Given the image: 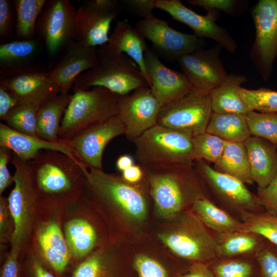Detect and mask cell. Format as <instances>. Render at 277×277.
<instances>
[{"label":"cell","mask_w":277,"mask_h":277,"mask_svg":"<svg viewBox=\"0 0 277 277\" xmlns=\"http://www.w3.org/2000/svg\"><path fill=\"white\" fill-rule=\"evenodd\" d=\"M41 199L68 202L84 194L88 169L62 152L44 150L29 161Z\"/></svg>","instance_id":"cell-1"},{"label":"cell","mask_w":277,"mask_h":277,"mask_svg":"<svg viewBox=\"0 0 277 277\" xmlns=\"http://www.w3.org/2000/svg\"><path fill=\"white\" fill-rule=\"evenodd\" d=\"M97 53L96 65L77 76L73 86L83 90L101 87L119 96L149 86L136 64L125 54L112 52L105 44L97 48Z\"/></svg>","instance_id":"cell-2"},{"label":"cell","mask_w":277,"mask_h":277,"mask_svg":"<svg viewBox=\"0 0 277 277\" xmlns=\"http://www.w3.org/2000/svg\"><path fill=\"white\" fill-rule=\"evenodd\" d=\"M192 137L187 131L156 124L131 142L141 166H192Z\"/></svg>","instance_id":"cell-3"},{"label":"cell","mask_w":277,"mask_h":277,"mask_svg":"<svg viewBox=\"0 0 277 277\" xmlns=\"http://www.w3.org/2000/svg\"><path fill=\"white\" fill-rule=\"evenodd\" d=\"M58 136L67 142L94 124L118 114L120 96L101 87L83 90L73 86Z\"/></svg>","instance_id":"cell-4"},{"label":"cell","mask_w":277,"mask_h":277,"mask_svg":"<svg viewBox=\"0 0 277 277\" xmlns=\"http://www.w3.org/2000/svg\"><path fill=\"white\" fill-rule=\"evenodd\" d=\"M89 169L86 191L95 202L121 211L134 220H141L145 217L147 202L140 188L142 181L130 184L122 176L106 173L103 169Z\"/></svg>","instance_id":"cell-5"},{"label":"cell","mask_w":277,"mask_h":277,"mask_svg":"<svg viewBox=\"0 0 277 277\" xmlns=\"http://www.w3.org/2000/svg\"><path fill=\"white\" fill-rule=\"evenodd\" d=\"M14 186L8 198L14 229L10 241L11 248L19 252L31 235L35 214L41 202L29 161L20 159L12 152Z\"/></svg>","instance_id":"cell-6"},{"label":"cell","mask_w":277,"mask_h":277,"mask_svg":"<svg viewBox=\"0 0 277 277\" xmlns=\"http://www.w3.org/2000/svg\"><path fill=\"white\" fill-rule=\"evenodd\" d=\"M141 166L159 214L167 217L179 212L186 201L187 186L194 176L191 166Z\"/></svg>","instance_id":"cell-7"},{"label":"cell","mask_w":277,"mask_h":277,"mask_svg":"<svg viewBox=\"0 0 277 277\" xmlns=\"http://www.w3.org/2000/svg\"><path fill=\"white\" fill-rule=\"evenodd\" d=\"M212 112L210 93L192 88L162 107L156 124L186 131L194 136L206 132Z\"/></svg>","instance_id":"cell-8"},{"label":"cell","mask_w":277,"mask_h":277,"mask_svg":"<svg viewBox=\"0 0 277 277\" xmlns=\"http://www.w3.org/2000/svg\"><path fill=\"white\" fill-rule=\"evenodd\" d=\"M251 15L255 29L249 56L264 81H268L277 57V0H260Z\"/></svg>","instance_id":"cell-9"},{"label":"cell","mask_w":277,"mask_h":277,"mask_svg":"<svg viewBox=\"0 0 277 277\" xmlns=\"http://www.w3.org/2000/svg\"><path fill=\"white\" fill-rule=\"evenodd\" d=\"M77 9L69 0H47L36 23V34L50 56L75 40Z\"/></svg>","instance_id":"cell-10"},{"label":"cell","mask_w":277,"mask_h":277,"mask_svg":"<svg viewBox=\"0 0 277 277\" xmlns=\"http://www.w3.org/2000/svg\"><path fill=\"white\" fill-rule=\"evenodd\" d=\"M135 27L152 43L159 54L169 61H177L185 55L205 48L203 38L176 30L168 22L156 17L140 20Z\"/></svg>","instance_id":"cell-11"},{"label":"cell","mask_w":277,"mask_h":277,"mask_svg":"<svg viewBox=\"0 0 277 277\" xmlns=\"http://www.w3.org/2000/svg\"><path fill=\"white\" fill-rule=\"evenodd\" d=\"M122 6L116 0L84 1L77 9L75 40L87 46L97 47L107 44L112 22Z\"/></svg>","instance_id":"cell-12"},{"label":"cell","mask_w":277,"mask_h":277,"mask_svg":"<svg viewBox=\"0 0 277 277\" xmlns=\"http://www.w3.org/2000/svg\"><path fill=\"white\" fill-rule=\"evenodd\" d=\"M125 134L124 124L117 114L86 128L67 143L86 168L102 170L106 146L115 137Z\"/></svg>","instance_id":"cell-13"},{"label":"cell","mask_w":277,"mask_h":277,"mask_svg":"<svg viewBox=\"0 0 277 277\" xmlns=\"http://www.w3.org/2000/svg\"><path fill=\"white\" fill-rule=\"evenodd\" d=\"M161 108L149 86L120 96L118 114L124 124L127 138L132 142L155 125Z\"/></svg>","instance_id":"cell-14"},{"label":"cell","mask_w":277,"mask_h":277,"mask_svg":"<svg viewBox=\"0 0 277 277\" xmlns=\"http://www.w3.org/2000/svg\"><path fill=\"white\" fill-rule=\"evenodd\" d=\"M156 8L167 12L174 19L189 27L197 37L212 39L231 54L236 52L238 46L234 39L226 29L215 23L219 12L207 11L206 15H201L186 7L180 0H156Z\"/></svg>","instance_id":"cell-15"},{"label":"cell","mask_w":277,"mask_h":277,"mask_svg":"<svg viewBox=\"0 0 277 277\" xmlns=\"http://www.w3.org/2000/svg\"><path fill=\"white\" fill-rule=\"evenodd\" d=\"M223 48L218 44L179 58L177 62L193 88L210 93L226 78L227 73L220 54Z\"/></svg>","instance_id":"cell-16"},{"label":"cell","mask_w":277,"mask_h":277,"mask_svg":"<svg viewBox=\"0 0 277 277\" xmlns=\"http://www.w3.org/2000/svg\"><path fill=\"white\" fill-rule=\"evenodd\" d=\"M0 81L5 83L15 94L19 104L45 103L60 94L49 72L31 67L9 74L0 75Z\"/></svg>","instance_id":"cell-17"},{"label":"cell","mask_w":277,"mask_h":277,"mask_svg":"<svg viewBox=\"0 0 277 277\" xmlns=\"http://www.w3.org/2000/svg\"><path fill=\"white\" fill-rule=\"evenodd\" d=\"M144 59L149 87L162 107L182 97L193 88L182 72L165 66L149 47Z\"/></svg>","instance_id":"cell-18"},{"label":"cell","mask_w":277,"mask_h":277,"mask_svg":"<svg viewBox=\"0 0 277 277\" xmlns=\"http://www.w3.org/2000/svg\"><path fill=\"white\" fill-rule=\"evenodd\" d=\"M97 62V47L86 46L76 40L70 42L60 61L49 71L60 94H69L76 77L94 67Z\"/></svg>","instance_id":"cell-19"},{"label":"cell","mask_w":277,"mask_h":277,"mask_svg":"<svg viewBox=\"0 0 277 277\" xmlns=\"http://www.w3.org/2000/svg\"><path fill=\"white\" fill-rule=\"evenodd\" d=\"M161 240L175 254L184 259L201 260L216 254L217 244L202 228H183L159 235Z\"/></svg>","instance_id":"cell-20"},{"label":"cell","mask_w":277,"mask_h":277,"mask_svg":"<svg viewBox=\"0 0 277 277\" xmlns=\"http://www.w3.org/2000/svg\"><path fill=\"white\" fill-rule=\"evenodd\" d=\"M0 146L9 149L25 161L32 160L44 150L59 151L80 161L67 142H51L36 136L25 134L2 122L0 123Z\"/></svg>","instance_id":"cell-21"},{"label":"cell","mask_w":277,"mask_h":277,"mask_svg":"<svg viewBox=\"0 0 277 277\" xmlns=\"http://www.w3.org/2000/svg\"><path fill=\"white\" fill-rule=\"evenodd\" d=\"M252 179L259 188L266 187L277 173V146L251 135L244 142Z\"/></svg>","instance_id":"cell-22"},{"label":"cell","mask_w":277,"mask_h":277,"mask_svg":"<svg viewBox=\"0 0 277 277\" xmlns=\"http://www.w3.org/2000/svg\"><path fill=\"white\" fill-rule=\"evenodd\" d=\"M37 240L44 262L57 277H64L71 255L59 225L53 221L44 224L38 230Z\"/></svg>","instance_id":"cell-23"},{"label":"cell","mask_w":277,"mask_h":277,"mask_svg":"<svg viewBox=\"0 0 277 277\" xmlns=\"http://www.w3.org/2000/svg\"><path fill=\"white\" fill-rule=\"evenodd\" d=\"M145 39L135 27L126 21H121L116 23L105 45L110 51L126 53L131 58L138 67L149 86L150 81L144 59L145 52L148 48Z\"/></svg>","instance_id":"cell-24"},{"label":"cell","mask_w":277,"mask_h":277,"mask_svg":"<svg viewBox=\"0 0 277 277\" xmlns=\"http://www.w3.org/2000/svg\"><path fill=\"white\" fill-rule=\"evenodd\" d=\"M199 171L221 194L233 204L244 207L255 205V200L242 181L230 175L221 172L196 160Z\"/></svg>","instance_id":"cell-25"},{"label":"cell","mask_w":277,"mask_h":277,"mask_svg":"<svg viewBox=\"0 0 277 277\" xmlns=\"http://www.w3.org/2000/svg\"><path fill=\"white\" fill-rule=\"evenodd\" d=\"M246 81L244 75L228 74L225 81L210 93L212 112L245 114L250 111L239 92L241 85Z\"/></svg>","instance_id":"cell-26"},{"label":"cell","mask_w":277,"mask_h":277,"mask_svg":"<svg viewBox=\"0 0 277 277\" xmlns=\"http://www.w3.org/2000/svg\"><path fill=\"white\" fill-rule=\"evenodd\" d=\"M71 94H58L41 107L37 115V136L51 142H66L58 134L63 117L69 104Z\"/></svg>","instance_id":"cell-27"},{"label":"cell","mask_w":277,"mask_h":277,"mask_svg":"<svg viewBox=\"0 0 277 277\" xmlns=\"http://www.w3.org/2000/svg\"><path fill=\"white\" fill-rule=\"evenodd\" d=\"M39 39L11 41L0 45V74H9L31 67L37 51Z\"/></svg>","instance_id":"cell-28"},{"label":"cell","mask_w":277,"mask_h":277,"mask_svg":"<svg viewBox=\"0 0 277 277\" xmlns=\"http://www.w3.org/2000/svg\"><path fill=\"white\" fill-rule=\"evenodd\" d=\"M206 132L226 142L244 143L251 136L245 114L212 112Z\"/></svg>","instance_id":"cell-29"},{"label":"cell","mask_w":277,"mask_h":277,"mask_svg":"<svg viewBox=\"0 0 277 277\" xmlns=\"http://www.w3.org/2000/svg\"><path fill=\"white\" fill-rule=\"evenodd\" d=\"M215 166L217 171L234 176L244 183L253 182L244 143L226 142L223 154Z\"/></svg>","instance_id":"cell-30"},{"label":"cell","mask_w":277,"mask_h":277,"mask_svg":"<svg viewBox=\"0 0 277 277\" xmlns=\"http://www.w3.org/2000/svg\"><path fill=\"white\" fill-rule=\"evenodd\" d=\"M64 233L71 258L75 260L87 256L97 238L93 226L87 221L80 218L68 221L65 225Z\"/></svg>","instance_id":"cell-31"},{"label":"cell","mask_w":277,"mask_h":277,"mask_svg":"<svg viewBox=\"0 0 277 277\" xmlns=\"http://www.w3.org/2000/svg\"><path fill=\"white\" fill-rule=\"evenodd\" d=\"M193 209L204 224L212 229L222 232H242L243 224L209 200L198 197Z\"/></svg>","instance_id":"cell-32"},{"label":"cell","mask_w":277,"mask_h":277,"mask_svg":"<svg viewBox=\"0 0 277 277\" xmlns=\"http://www.w3.org/2000/svg\"><path fill=\"white\" fill-rule=\"evenodd\" d=\"M47 0H15L14 36L18 40L35 38L36 26Z\"/></svg>","instance_id":"cell-33"},{"label":"cell","mask_w":277,"mask_h":277,"mask_svg":"<svg viewBox=\"0 0 277 277\" xmlns=\"http://www.w3.org/2000/svg\"><path fill=\"white\" fill-rule=\"evenodd\" d=\"M65 277H117L111 258L100 250L76 264Z\"/></svg>","instance_id":"cell-34"},{"label":"cell","mask_w":277,"mask_h":277,"mask_svg":"<svg viewBox=\"0 0 277 277\" xmlns=\"http://www.w3.org/2000/svg\"><path fill=\"white\" fill-rule=\"evenodd\" d=\"M42 106L36 104H19L11 110L3 121L16 131L37 136V115Z\"/></svg>","instance_id":"cell-35"},{"label":"cell","mask_w":277,"mask_h":277,"mask_svg":"<svg viewBox=\"0 0 277 277\" xmlns=\"http://www.w3.org/2000/svg\"><path fill=\"white\" fill-rule=\"evenodd\" d=\"M245 116L251 135L264 138L277 146V112L250 110Z\"/></svg>","instance_id":"cell-36"},{"label":"cell","mask_w":277,"mask_h":277,"mask_svg":"<svg viewBox=\"0 0 277 277\" xmlns=\"http://www.w3.org/2000/svg\"><path fill=\"white\" fill-rule=\"evenodd\" d=\"M242 232L259 234L277 246V215L268 212L246 213L243 217Z\"/></svg>","instance_id":"cell-37"},{"label":"cell","mask_w":277,"mask_h":277,"mask_svg":"<svg viewBox=\"0 0 277 277\" xmlns=\"http://www.w3.org/2000/svg\"><path fill=\"white\" fill-rule=\"evenodd\" d=\"M225 143L221 138L206 132L193 136L194 160H205L216 164L223 154Z\"/></svg>","instance_id":"cell-38"},{"label":"cell","mask_w":277,"mask_h":277,"mask_svg":"<svg viewBox=\"0 0 277 277\" xmlns=\"http://www.w3.org/2000/svg\"><path fill=\"white\" fill-rule=\"evenodd\" d=\"M240 94L250 110L277 112V91L266 88L247 89L241 87Z\"/></svg>","instance_id":"cell-39"},{"label":"cell","mask_w":277,"mask_h":277,"mask_svg":"<svg viewBox=\"0 0 277 277\" xmlns=\"http://www.w3.org/2000/svg\"><path fill=\"white\" fill-rule=\"evenodd\" d=\"M258 244L257 240L246 233L230 235L217 244L216 254L224 256L241 254L252 250Z\"/></svg>","instance_id":"cell-40"},{"label":"cell","mask_w":277,"mask_h":277,"mask_svg":"<svg viewBox=\"0 0 277 277\" xmlns=\"http://www.w3.org/2000/svg\"><path fill=\"white\" fill-rule=\"evenodd\" d=\"M16 22V13L13 1L0 0V41L6 43L13 36Z\"/></svg>","instance_id":"cell-41"},{"label":"cell","mask_w":277,"mask_h":277,"mask_svg":"<svg viewBox=\"0 0 277 277\" xmlns=\"http://www.w3.org/2000/svg\"><path fill=\"white\" fill-rule=\"evenodd\" d=\"M214 272L216 277H249L252 268L245 262L228 261L217 264Z\"/></svg>","instance_id":"cell-42"},{"label":"cell","mask_w":277,"mask_h":277,"mask_svg":"<svg viewBox=\"0 0 277 277\" xmlns=\"http://www.w3.org/2000/svg\"><path fill=\"white\" fill-rule=\"evenodd\" d=\"M134 267L139 277H167L165 269L159 262L146 255L136 256Z\"/></svg>","instance_id":"cell-43"},{"label":"cell","mask_w":277,"mask_h":277,"mask_svg":"<svg viewBox=\"0 0 277 277\" xmlns=\"http://www.w3.org/2000/svg\"><path fill=\"white\" fill-rule=\"evenodd\" d=\"M13 220L9 209L8 198L0 196V239L1 242L10 241L14 231Z\"/></svg>","instance_id":"cell-44"},{"label":"cell","mask_w":277,"mask_h":277,"mask_svg":"<svg viewBox=\"0 0 277 277\" xmlns=\"http://www.w3.org/2000/svg\"><path fill=\"white\" fill-rule=\"evenodd\" d=\"M258 203L267 212L277 215V173L266 187L258 189Z\"/></svg>","instance_id":"cell-45"},{"label":"cell","mask_w":277,"mask_h":277,"mask_svg":"<svg viewBox=\"0 0 277 277\" xmlns=\"http://www.w3.org/2000/svg\"><path fill=\"white\" fill-rule=\"evenodd\" d=\"M187 2L207 11H221L230 15L234 14L239 3L234 0H188Z\"/></svg>","instance_id":"cell-46"},{"label":"cell","mask_w":277,"mask_h":277,"mask_svg":"<svg viewBox=\"0 0 277 277\" xmlns=\"http://www.w3.org/2000/svg\"><path fill=\"white\" fill-rule=\"evenodd\" d=\"M156 0H123L122 6L130 12L142 17L143 19H149L155 17L152 10L156 8Z\"/></svg>","instance_id":"cell-47"},{"label":"cell","mask_w":277,"mask_h":277,"mask_svg":"<svg viewBox=\"0 0 277 277\" xmlns=\"http://www.w3.org/2000/svg\"><path fill=\"white\" fill-rule=\"evenodd\" d=\"M23 277H57L43 260L31 258L22 265Z\"/></svg>","instance_id":"cell-48"},{"label":"cell","mask_w":277,"mask_h":277,"mask_svg":"<svg viewBox=\"0 0 277 277\" xmlns=\"http://www.w3.org/2000/svg\"><path fill=\"white\" fill-rule=\"evenodd\" d=\"M258 261L264 277H277V253L265 248L258 254Z\"/></svg>","instance_id":"cell-49"},{"label":"cell","mask_w":277,"mask_h":277,"mask_svg":"<svg viewBox=\"0 0 277 277\" xmlns=\"http://www.w3.org/2000/svg\"><path fill=\"white\" fill-rule=\"evenodd\" d=\"M12 151L0 146V195L14 183V176L11 175L7 165L12 159Z\"/></svg>","instance_id":"cell-50"},{"label":"cell","mask_w":277,"mask_h":277,"mask_svg":"<svg viewBox=\"0 0 277 277\" xmlns=\"http://www.w3.org/2000/svg\"><path fill=\"white\" fill-rule=\"evenodd\" d=\"M19 105L18 98L3 82L0 81V119L3 120L7 114Z\"/></svg>","instance_id":"cell-51"},{"label":"cell","mask_w":277,"mask_h":277,"mask_svg":"<svg viewBox=\"0 0 277 277\" xmlns=\"http://www.w3.org/2000/svg\"><path fill=\"white\" fill-rule=\"evenodd\" d=\"M19 252L11 249L3 264L0 277H23L22 264L18 261Z\"/></svg>","instance_id":"cell-52"},{"label":"cell","mask_w":277,"mask_h":277,"mask_svg":"<svg viewBox=\"0 0 277 277\" xmlns=\"http://www.w3.org/2000/svg\"><path fill=\"white\" fill-rule=\"evenodd\" d=\"M122 177L126 182L130 184H137L144 178V171L142 166L134 165L122 172Z\"/></svg>","instance_id":"cell-53"},{"label":"cell","mask_w":277,"mask_h":277,"mask_svg":"<svg viewBox=\"0 0 277 277\" xmlns=\"http://www.w3.org/2000/svg\"><path fill=\"white\" fill-rule=\"evenodd\" d=\"M181 277H216L212 272L204 264L197 263L191 267L190 272Z\"/></svg>","instance_id":"cell-54"},{"label":"cell","mask_w":277,"mask_h":277,"mask_svg":"<svg viewBox=\"0 0 277 277\" xmlns=\"http://www.w3.org/2000/svg\"><path fill=\"white\" fill-rule=\"evenodd\" d=\"M134 165L133 158L127 154L120 155L116 161V168L122 172Z\"/></svg>","instance_id":"cell-55"}]
</instances>
